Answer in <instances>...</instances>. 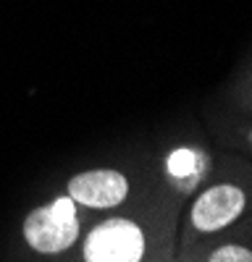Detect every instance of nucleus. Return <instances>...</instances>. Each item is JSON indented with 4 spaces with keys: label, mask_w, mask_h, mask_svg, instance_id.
Instances as JSON below:
<instances>
[{
    "label": "nucleus",
    "mask_w": 252,
    "mask_h": 262,
    "mask_svg": "<svg viewBox=\"0 0 252 262\" xmlns=\"http://www.w3.org/2000/svg\"><path fill=\"white\" fill-rule=\"evenodd\" d=\"M247 200H244V191L234 184H218V186H210L207 191H202L197 196V202L192 205V215L189 221L192 226L202 233H213L221 231L226 226H231L242 215Z\"/></svg>",
    "instance_id": "4"
},
{
    "label": "nucleus",
    "mask_w": 252,
    "mask_h": 262,
    "mask_svg": "<svg viewBox=\"0 0 252 262\" xmlns=\"http://www.w3.org/2000/svg\"><path fill=\"white\" fill-rule=\"evenodd\" d=\"M66 191L81 207L111 210V207H118L129 196V179L111 168H95V170L76 173L66 184Z\"/></svg>",
    "instance_id": "3"
},
{
    "label": "nucleus",
    "mask_w": 252,
    "mask_h": 262,
    "mask_svg": "<svg viewBox=\"0 0 252 262\" xmlns=\"http://www.w3.org/2000/svg\"><path fill=\"white\" fill-rule=\"evenodd\" d=\"M207 262H252V252L239 244H226L210 254Z\"/></svg>",
    "instance_id": "5"
},
{
    "label": "nucleus",
    "mask_w": 252,
    "mask_h": 262,
    "mask_svg": "<svg viewBox=\"0 0 252 262\" xmlns=\"http://www.w3.org/2000/svg\"><path fill=\"white\" fill-rule=\"evenodd\" d=\"M81 257L84 262H142L144 231L129 217H108L87 233Z\"/></svg>",
    "instance_id": "2"
},
{
    "label": "nucleus",
    "mask_w": 252,
    "mask_h": 262,
    "mask_svg": "<svg viewBox=\"0 0 252 262\" xmlns=\"http://www.w3.org/2000/svg\"><path fill=\"white\" fill-rule=\"evenodd\" d=\"M24 242L37 254H60L76 244L79 238V217H76V202L71 196H58L50 205L34 207L24 226Z\"/></svg>",
    "instance_id": "1"
}]
</instances>
